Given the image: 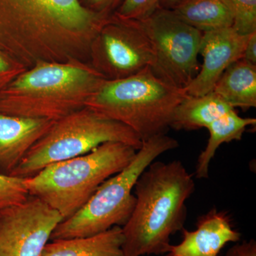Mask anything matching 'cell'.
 I'll return each instance as SVG.
<instances>
[{"mask_svg":"<svg viewBox=\"0 0 256 256\" xmlns=\"http://www.w3.org/2000/svg\"><path fill=\"white\" fill-rule=\"evenodd\" d=\"M242 60L256 66V32L249 36Z\"/></svg>","mask_w":256,"mask_h":256,"instance_id":"603a6c76","label":"cell"},{"mask_svg":"<svg viewBox=\"0 0 256 256\" xmlns=\"http://www.w3.org/2000/svg\"><path fill=\"white\" fill-rule=\"evenodd\" d=\"M224 256H256V242L254 239L244 242L230 248Z\"/></svg>","mask_w":256,"mask_h":256,"instance_id":"7402d4cb","label":"cell"},{"mask_svg":"<svg viewBox=\"0 0 256 256\" xmlns=\"http://www.w3.org/2000/svg\"><path fill=\"white\" fill-rule=\"evenodd\" d=\"M105 80L88 64H38L11 82L0 114L57 120L85 107Z\"/></svg>","mask_w":256,"mask_h":256,"instance_id":"3957f363","label":"cell"},{"mask_svg":"<svg viewBox=\"0 0 256 256\" xmlns=\"http://www.w3.org/2000/svg\"><path fill=\"white\" fill-rule=\"evenodd\" d=\"M249 36L238 34L232 28L203 33L200 48L203 64L185 88L188 94L200 96L212 92L226 68L242 60Z\"/></svg>","mask_w":256,"mask_h":256,"instance_id":"8fae6325","label":"cell"},{"mask_svg":"<svg viewBox=\"0 0 256 256\" xmlns=\"http://www.w3.org/2000/svg\"><path fill=\"white\" fill-rule=\"evenodd\" d=\"M136 206L122 227L124 256L162 255L170 237L182 230L186 202L195 191L193 176L180 160L154 161L134 185Z\"/></svg>","mask_w":256,"mask_h":256,"instance_id":"7a4b0ae2","label":"cell"},{"mask_svg":"<svg viewBox=\"0 0 256 256\" xmlns=\"http://www.w3.org/2000/svg\"><path fill=\"white\" fill-rule=\"evenodd\" d=\"M234 109L214 92L200 96L188 94L175 109L170 128L186 131L206 128Z\"/></svg>","mask_w":256,"mask_h":256,"instance_id":"9a60e30c","label":"cell"},{"mask_svg":"<svg viewBox=\"0 0 256 256\" xmlns=\"http://www.w3.org/2000/svg\"><path fill=\"white\" fill-rule=\"evenodd\" d=\"M25 180L0 173V210L21 203L30 196Z\"/></svg>","mask_w":256,"mask_h":256,"instance_id":"ffe728a7","label":"cell"},{"mask_svg":"<svg viewBox=\"0 0 256 256\" xmlns=\"http://www.w3.org/2000/svg\"><path fill=\"white\" fill-rule=\"evenodd\" d=\"M234 10L232 28L242 36L256 32V0H230Z\"/></svg>","mask_w":256,"mask_h":256,"instance_id":"d6986e66","label":"cell"},{"mask_svg":"<svg viewBox=\"0 0 256 256\" xmlns=\"http://www.w3.org/2000/svg\"><path fill=\"white\" fill-rule=\"evenodd\" d=\"M188 95L146 67L126 78L106 79L86 107L128 126L143 142L168 133L175 109Z\"/></svg>","mask_w":256,"mask_h":256,"instance_id":"277c9868","label":"cell"},{"mask_svg":"<svg viewBox=\"0 0 256 256\" xmlns=\"http://www.w3.org/2000/svg\"><path fill=\"white\" fill-rule=\"evenodd\" d=\"M63 217L36 196L0 210V256H41Z\"/></svg>","mask_w":256,"mask_h":256,"instance_id":"30bf717a","label":"cell"},{"mask_svg":"<svg viewBox=\"0 0 256 256\" xmlns=\"http://www.w3.org/2000/svg\"><path fill=\"white\" fill-rule=\"evenodd\" d=\"M230 107L248 110L256 107V66L240 60L224 72L213 90Z\"/></svg>","mask_w":256,"mask_h":256,"instance_id":"2e32d148","label":"cell"},{"mask_svg":"<svg viewBox=\"0 0 256 256\" xmlns=\"http://www.w3.org/2000/svg\"><path fill=\"white\" fill-rule=\"evenodd\" d=\"M182 0H160V6L164 9L171 10Z\"/></svg>","mask_w":256,"mask_h":256,"instance_id":"d4e9b609","label":"cell"},{"mask_svg":"<svg viewBox=\"0 0 256 256\" xmlns=\"http://www.w3.org/2000/svg\"><path fill=\"white\" fill-rule=\"evenodd\" d=\"M160 0H124L118 12L120 18L142 21L160 8Z\"/></svg>","mask_w":256,"mask_h":256,"instance_id":"44dd1931","label":"cell"},{"mask_svg":"<svg viewBox=\"0 0 256 256\" xmlns=\"http://www.w3.org/2000/svg\"><path fill=\"white\" fill-rule=\"evenodd\" d=\"M138 22L152 46L153 73L170 85L185 88L200 69L203 33L184 22L172 10L160 6L149 18Z\"/></svg>","mask_w":256,"mask_h":256,"instance_id":"ba28073f","label":"cell"},{"mask_svg":"<svg viewBox=\"0 0 256 256\" xmlns=\"http://www.w3.org/2000/svg\"><path fill=\"white\" fill-rule=\"evenodd\" d=\"M137 151L124 143H105L84 156L48 165L26 178L25 184L28 194L46 202L66 220L104 182L126 168Z\"/></svg>","mask_w":256,"mask_h":256,"instance_id":"5b68a950","label":"cell"},{"mask_svg":"<svg viewBox=\"0 0 256 256\" xmlns=\"http://www.w3.org/2000/svg\"><path fill=\"white\" fill-rule=\"evenodd\" d=\"M88 4L98 12L107 13L118 0H86Z\"/></svg>","mask_w":256,"mask_h":256,"instance_id":"cb8c5ba5","label":"cell"},{"mask_svg":"<svg viewBox=\"0 0 256 256\" xmlns=\"http://www.w3.org/2000/svg\"><path fill=\"white\" fill-rule=\"evenodd\" d=\"M11 68L9 62L0 55V74L8 73Z\"/></svg>","mask_w":256,"mask_h":256,"instance_id":"484cf974","label":"cell"},{"mask_svg":"<svg viewBox=\"0 0 256 256\" xmlns=\"http://www.w3.org/2000/svg\"><path fill=\"white\" fill-rule=\"evenodd\" d=\"M254 118H242L236 109L215 120L206 128L210 138L204 150L197 159L195 166V176L198 180L208 178L210 161L214 158L217 150L224 143L240 140L248 126H256Z\"/></svg>","mask_w":256,"mask_h":256,"instance_id":"ac0fdd59","label":"cell"},{"mask_svg":"<svg viewBox=\"0 0 256 256\" xmlns=\"http://www.w3.org/2000/svg\"><path fill=\"white\" fill-rule=\"evenodd\" d=\"M54 122L0 114V168L10 174Z\"/></svg>","mask_w":256,"mask_h":256,"instance_id":"4fadbf2b","label":"cell"},{"mask_svg":"<svg viewBox=\"0 0 256 256\" xmlns=\"http://www.w3.org/2000/svg\"><path fill=\"white\" fill-rule=\"evenodd\" d=\"M171 10L184 22L202 33L233 26L230 0H182Z\"/></svg>","mask_w":256,"mask_h":256,"instance_id":"e0dca14e","label":"cell"},{"mask_svg":"<svg viewBox=\"0 0 256 256\" xmlns=\"http://www.w3.org/2000/svg\"><path fill=\"white\" fill-rule=\"evenodd\" d=\"M183 238L171 245L166 256H218L229 242H238L242 234L234 228L230 216L212 208L197 220L196 229H182Z\"/></svg>","mask_w":256,"mask_h":256,"instance_id":"7c38bea8","label":"cell"},{"mask_svg":"<svg viewBox=\"0 0 256 256\" xmlns=\"http://www.w3.org/2000/svg\"><path fill=\"white\" fill-rule=\"evenodd\" d=\"M13 13L12 48L18 66L86 64L109 21L79 0H8Z\"/></svg>","mask_w":256,"mask_h":256,"instance_id":"6da1fadb","label":"cell"},{"mask_svg":"<svg viewBox=\"0 0 256 256\" xmlns=\"http://www.w3.org/2000/svg\"><path fill=\"white\" fill-rule=\"evenodd\" d=\"M92 66L108 80L130 76L154 62L149 38L138 21L110 18L92 48Z\"/></svg>","mask_w":256,"mask_h":256,"instance_id":"9c48e42d","label":"cell"},{"mask_svg":"<svg viewBox=\"0 0 256 256\" xmlns=\"http://www.w3.org/2000/svg\"><path fill=\"white\" fill-rule=\"evenodd\" d=\"M107 142L140 149L142 141L131 128L88 107L57 120L9 175L28 178L48 165L84 156Z\"/></svg>","mask_w":256,"mask_h":256,"instance_id":"52a82bcc","label":"cell"},{"mask_svg":"<svg viewBox=\"0 0 256 256\" xmlns=\"http://www.w3.org/2000/svg\"><path fill=\"white\" fill-rule=\"evenodd\" d=\"M122 227L77 238L60 239L48 242L41 256H124Z\"/></svg>","mask_w":256,"mask_h":256,"instance_id":"5bb4252c","label":"cell"},{"mask_svg":"<svg viewBox=\"0 0 256 256\" xmlns=\"http://www.w3.org/2000/svg\"><path fill=\"white\" fill-rule=\"evenodd\" d=\"M178 146V141L166 134L143 141L132 162L104 182L76 213L60 222L50 240L90 236L124 226L136 206L133 190L140 176L158 156Z\"/></svg>","mask_w":256,"mask_h":256,"instance_id":"8992f818","label":"cell"}]
</instances>
